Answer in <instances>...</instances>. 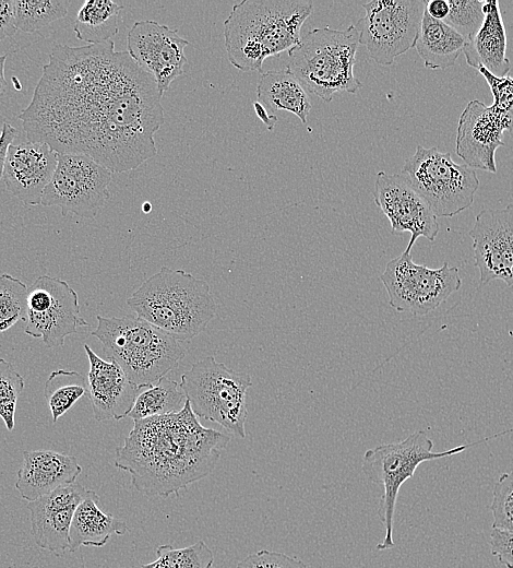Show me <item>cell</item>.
Here are the masks:
<instances>
[{"mask_svg": "<svg viewBox=\"0 0 513 568\" xmlns=\"http://www.w3.org/2000/svg\"><path fill=\"white\" fill-rule=\"evenodd\" d=\"M155 78L111 39L55 45L28 106L17 118L28 141L59 154H81L111 173L138 168L157 154L165 121Z\"/></svg>", "mask_w": 513, "mask_h": 568, "instance_id": "cell-1", "label": "cell"}, {"mask_svg": "<svg viewBox=\"0 0 513 568\" xmlns=\"http://www.w3.org/2000/svg\"><path fill=\"white\" fill-rule=\"evenodd\" d=\"M115 466L131 475L134 488L147 496L168 497L207 476L230 438L204 427L189 401L177 413L133 421Z\"/></svg>", "mask_w": 513, "mask_h": 568, "instance_id": "cell-2", "label": "cell"}, {"mask_svg": "<svg viewBox=\"0 0 513 568\" xmlns=\"http://www.w3.org/2000/svg\"><path fill=\"white\" fill-rule=\"evenodd\" d=\"M313 9L311 0H242L224 22L230 63L243 72H262L263 61L290 50Z\"/></svg>", "mask_w": 513, "mask_h": 568, "instance_id": "cell-3", "label": "cell"}, {"mask_svg": "<svg viewBox=\"0 0 513 568\" xmlns=\"http://www.w3.org/2000/svg\"><path fill=\"white\" fill-rule=\"evenodd\" d=\"M136 317L191 341L213 320L216 303L206 281L183 270L163 267L127 299Z\"/></svg>", "mask_w": 513, "mask_h": 568, "instance_id": "cell-4", "label": "cell"}, {"mask_svg": "<svg viewBox=\"0 0 513 568\" xmlns=\"http://www.w3.org/2000/svg\"><path fill=\"white\" fill-rule=\"evenodd\" d=\"M91 332L109 360L143 389L165 377L186 355L183 342L139 317L96 316Z\"/></svg>", "mask_w": 513, "mask_h": 568, "instance_id": "cell-5", "label": "cell"}, {"mask_svg": "<svg viewBox=\"0 0 513 568\" xmlns=\"http://www.w3.org/2000/svg\"><path fill=\"white\" fill-rule=\"evenodd\" d=\"M359 33L329 26L313 28L288 50L287 69L303 87L329 103L338 92L356 93L361 82L354 74Z\"/></svg>", "mask_w": 513, "mask_h": 568, "instance_id": "cell-6", "label": "cell"}, {"mask_svg": "<svg viewBox=\"0 0 513 568\" xmlns=\"http://www.w3.org/2000/svg\"><path fill=\"white\" fill-rule=\"evenodd\" d=\"M488 440L489 438H484L445 451L433 452L431 438L423 430H417L398 442L380 445L367 450L362 458L361 470L370 482L383 487L378 514L384 526V536L375 548L389 551L395 546L393 526L397 495L402 485L413 478L422 462L458 454L472 446Z\"/></svg>", "mask_w": 513, "mask_h": 568, "instance_id": "cell-7", "label": "cell"}, {"mask_svg": "<svg viewBox=\"0 0 513 568\" xmlns=\"http://www.w3.org/2000/svg\"><path fill=\"white\" fill-rule=\"evenodd\" d=\"M179 384L196 417L220 425L234 437H246V400L252 386L248 374L207 356L194 363Z\"/></svg>", "mask_w": 513, "mask_h": 568, "instance_id": "cell-8", "label": "cell"}, {"mask_svg": "<svg viewBox=\"0 0 513 568\" xmlns=\"http://www.w3.org/2000/svg\"><path fill=\"white\" fill-rule=\"evenodd\" d=\"M438 217H453L472 206L479 187L476 169L457 164L451 153L418 145L401 171Z\"/></svg>", "mask_w": 513, "mask_h": 568, "instance_id": "cell-9", "label": "cell"}, {"mask_svg": "<svg viewBox=\"0 0 513 568\" xmlns=\"http://www.w3.org/2000/svg\"><path fill=\"white\" fill-rule=\"evenodd\" d=\"M380 280L390 306L396 311L415 316L434 311L462 286L456 267L448 262L438 269L417 264L408 249L386 263Z\"/></svg>", "mask_w": 513, "mask_h": 568, "instance_id": "cell-10", "label": "cell"}, {"mask_svg": "<svg viewBox=\"0 0 513 568\" xmlns=\"http://www.w3.org/2000/svg\"><path fill=\"white\" fill-rule=\"evenodd\" d=\"M363 17L355 24L359 44L370 58L381 66H390L396 57L416 45L425 0H373L362 4Z\"/></svg>", "mask_w": 513, "mask_h": 568, "instance_id": "cell-11", "label": "cell"}, {"mask_svg": "<svg viewBox=\"0 0 513 568\" xmlns=\"http://www.w3.org/2000/svg\"><path fill=\"white\" fill-rule=\"evenodd\" d=\"M40 204L59 206L63 216L73 213L93 220L109 199L112 175L108 168L81 154H59Z\"/></svg>", "mask_w": 513, "mask_h": 568, "instance_id": "cell-12", "label": "cell"}, {"mask_svg": "<svg viewBox=\"0 0 513 568\" xmlns=\"http://www.w3.org/2000/svg\"><path fill=\"white\" fill-rule=\"evenodd\" d=\"M25 334L41 339L46 347L64 345L68 335L88 323L80 316L79 296L67 281L38 276L27 288Z\"/></svg>", "mask_w": 513, "mask_h": 568, "instance_id": "cell-13", "label": "cell"}, {"mask_svg": "<svg viewBox=\"0 0 513 568\" xmlns=\"http://www.w3.org/2000/svg\"><path fill=\"white\" fill-rule=\"evenodd\" d=\"M504 131L513 132V109L470 100L458 119L456 154L467 166L496 174L494 155L504 145Z\"/></svg>", "mask_w": 513, "mask_h": 568, "instance_id": "cell-14", "label": "cell"}, {"mask_svg": "<svg viewBox=\"0 0 513 568\" xmlns=\"http://www.w3.org/2000/svg\"><path fill=\"white\" fill-rule=\"evenodd\" d=\"M373 200L389 218L393 234L410 233L406 249L411 250L419 237L436 239L439 233L437 216L404 175L379 171Z\"/></svg>", "mask_w": 513, "mask_h": 568, "instance_id": "cell-15", "label": "cell"}, {"mask_svg": "<svg viewBox=\"0 0 513 568\" xmlns=\"http://www.w3.org/2000/svg\"><path fill=\"white\" fill-rule=\"evenodd\" d=\"M189 42L177 29L155 21H138L129 31L127 51L145 71L151 73L162 94L183 73L187 63L184 48Z\"/></svg>", "mask_w": 513, "mask_h": 568, "instance_id": "cell-16", "label": "cell"}, {"mask_svg": "<svg viewBox=\"0 0 513 568\" xmlns=\"http://www.w3.org/2000/svg\"><path fill=\"white\" fill-rule=\"evenodd\" d=\"M468 235L480 283L500 280L513 286V203L503 209L481 210Z\"/></svg>", "mask_w": 513, "mask_h": 568, "instance_id": "cell-17", "label": "cell"}, {"mask_svg": "<svg viewBox=\"0 0 513 568\" xmlns=\"http://www.w3.org/2000/svg\"><path fill=\"white\" fill-rule=\"evenodd\" d=\"M90 492L83 485L72 483L28 501L31 531L38 547L56 555L69 549L74 511Z\"/></svg>", "mask_w": 513, "mask_h": 568, "instance_id": "cell-18", "label": "cell"}, {"mask_svg": "<svg viewBox=\"0 0 513 568\" xmlns=\"http://www.w3.org/2000/svg\"><path fill=\"white\" fill-rule=\"evenodd\" d=\"M58 153L47 143L25 141L9 146L2 181L5 189L22 202L40 204L45 188L57 167Z\"/></svg>", "mask_w": 513, "mask_h": 568, "instance_id": "cell-19", "label": "cell"}, {"mask_svg": "<svg viewBox=\"0 0 513 568\" xmlns=\"http://www.w3.org/2000/svg\"><path fill=\"white\" fill-rule=\"evenodd\" d=\"M84 351L90 364L87 386L94 418L104 422L128 416L142 389L129 380L115 360L100 358L87 344Z\"/></svg>", "mask_w": 513, "mask_h": 568, "instance_id": "cell-20", "label": "cell"}, {"mask_svg": "<svg viewBox=\"0 0 513 568\" xmlns=\"http://www.w3.org/2000/svg\"><path fill=\"white\" fill-rule=\"evenodd\" d=\"M82 472L74 455L53 450L23 451L15 488L22 499L36 500L58 487L75 483Z\"/></svg>", "mask_w": 513, "mask_h": 568, "instance_id": "cell-21", "label": "cell"}, {"mask_svg": "<svg viewBox=\"0 0 513 568\" xmlns=\"http://www.w3.org/2000/svg\"><path fill=\"white\" fill-rule=\"evenodd\" d=\"M484 13L480 28L465 43L463 54L468 66L503 78L508 75L511 62L506 57V35L499 1H485Z\"/></svg>", "mask_w": 513, "mask_h": 568, "instance_id": "cell-22", "label": "cell"}, {"mask_svg": "<svg viewBox=\"0 0 513 568\" xmlns=\"http://www.w3.org/2000/svg\"><path fill=\"white\" fill-rule=\"evenodd\" d=\"M98 501L99 496L91 489L76 507L70 526L69 549L71 552L81 546L102 547L114 534L123 535L129 531L124 521L102 511Z\"/></svg>", "mask_w": 513, "mask_h": 568, "instance_id": "cell-23", "label": "cell"}, {"mask_svg": "<svg viewBox=\"0 0 513 568\" xmlns=\"http://www.w3.org/2000/svg\"><path fill=\"white\" fill-rule=\"evenodd\" d=\"M256 95L264 108L271 111L286 110L297 116L302 123L307 122L311 110L310 97L287 68L262 73Z\"/></svg>", "mask_w": 513, "mask_h": 568, "instance_id": "cell-24", "label": "cell"}, {"mask_svg": "<svg viewBox=\"0 0 513 568\" xmlns=\"http://www.w3.org/2000/svg\"><path fill=\"white\" fill-rule=\"evenodd\" d=\"M465 43L453 27L432 19L425 9L415 47L426 68L444 70L454 66Z\"/></svg>", "mask_w": 513, "mask_h": 568, "instance_id": "cell-25", "label": "cell"}, {"mask_svg": "<svg viewBox=\"0 0 513 568\" xmlns=\"http://www.w3.org/2000/svg\"><path fill=\"white\" fill-rule=\"evenodd\" d=\"M122 9L110 0L85 1L73 27L76 38L90 45L109 40L118 33V16Z\"/></svg>", "mask_w": 513, "mask_h": 568, "instance_id": "cell-26", "label": "cell"}, {"mask_svg": "<svg viewBox=\"0 0 513 568\" xmlns=\"http://www.w3.org/2000/svg\"><path fill=\"white\" fill-rule=\"evenodd\" d=\"M187 401L180 384L163 377L138 394L128 414L133 421L179 412Z\"/></svg>", "mask_w": 513, "mask_h": 568, "instance_id": "cell-27", "label": "cell"}, {"mask_svg": "<svg viewBox=\"0 0 513 568\" xmlns=\"http://www.w3.org/2000/svg\"><path fill=\"white\" fill-rule=\"evenodd\" d=\"M86 393L88 386L82 374L64 369L51 371L44 384V397L50 409L52 422L57 423L59 417Z\"/></svg>", "mask_w": 513, "mask_h": 568, "instance_id": "cell-28", "label": "cell"}, {"mask_svg": "<svg viewBox=\"0 0 513 568\" xmlns=\"http://www.w3.org/2000/svg\"><path fill=\"white\" fill-rule=\"evenodd\" d=\"M69 5V0H15L16 27L34 33L64 17Z\"/></svg>", "mask_w": 513, "mask_h": 568, "instance_id": "cell-29", "label": "cell"}, {"mask_svg": "<svg viewBox=\"0 0 513 568\" xmlns=\"http://www.w3.org/2000/svg\"><path fill=\"white\" fill-rule=\"evenodd\" d=\"M157 559L141 568H211L214 555L211 548L198 541L188 547L174 548L171 545H160L156 549Z\"/></svg>", "mask_w": 513, "mask_h": 568, "instance_id": "cell-30", "label": "cell"}, {"mask_svg": "<svg viewBox=\"0 0 513 568\" xmlns=\"http://www.w3.org/2000/svg\"><path fill=\"white\" fill-rule=\"evenodd\" d=\"M27 288L21 280L8 273L0 275V333L20 320L25 321Z\"/></svg>", "mask_w": 513, "mask_h": 568, "instance_id": "cell-31", "label": "cell"}, {"mask_svg": "<svg viewBox=\"0 0 513 568\" xmlns=\"http://www.w3.org/2000/svg\"><path fill=\"white\" fill-rule=\"evenodd\" d=\"M484 4L485 1L480 0H449L450 11L443 22L467 42L474 37L484 22Z\"/></svg>", "mask_w": 513, "mask_h": 568, "instance_id": "cell-32", "label": "cell"}, {"mask_svg": "<svg viewBox=\"0 0 513 568\" xmlns=\"http://www.w3.org/2000/svg\"><path fill=\"white\" fill-rule=\"evenodd\" d=\"M23 389V376L9 362L0 358V417L8 430L14 428L16 403Z\"/></svg>", "mask_w": 513, "mask_h": 568, "instance_id": "cell-33", "label": "cell"}, {"mask_svg": "<svg viewBox=\"0 0 513 568\" xmlns=\"http://www.w3.org/2000/svg\"><path fill=\"white\" fill-rule=\"evenodd\" d=\"M492 513V529L513 533V470L500 475L492 490L489 506Z\"/></svg>", "mask_w": 513, "mask_h": 568, "instance_id": "cell-34", "label": "cell"}, {"mask_svg": "<svg viewBox=\"0 0 513 568\" xmlns=\"http://www.w3.org/2000/svg\"><path fill=\"white\" fill-rule=\"evenodd\" d=\"M236 568H308V566L301 559L284 553L261 549L249 554L237 564Z\"/></svg>", "mask_w": 513, "mask_h": 568, "instance_id": "cell-35", "label": "cell"}, {"mask_svg": "<svg viewBox=\"0 0 513 568\" xmlns=\"http://www.w3.org/2000/svg\"><path fill=\"white\" fill-rule=\"evenodd\" d=\"M478 71L486 79L493 96L496 107L502 110L513 109V78L503 76L498 78L489 73L486 69L479 68Z\"/></svg>", "mask_w": 513, "mask_h": 568, "instance_id": "cell-36", "label": "cell"}, {"mask_svg": "<svg viewBox=\"0 0 513 568\" xmlns=\"http://www.w3.org/2000/svg\"><path fill=\"white\" fill-rule=\"evenodd\" d=\"M491 555L505 568H513V533L492 529L489 537Z\"/></svg>", "mask_w": 513, "mask_h": 568, "instance_id": "cell-37", "label": "cell"}, {"mask_svg": "<svg viewBox=\"0 0 513 568\" xmlns=\"http://www.w3.org/2000/svg\"><path fill=\"white\" fill-rule=\"evenodd\" d=\"M17 31L15 23V0H0V40Z\"/></svg>", "mask_w": 513, "mask_h": 568, "instance_id": "cell-38", "label": "cell"}, {"mask_svg": "<svg viewBox=\"0 0 513 568\" xmlns=\"http://www.w3.org/2000/svg\"><path fill=\"white\" fill-rule=\"evenodd\" d=\"M19 134L17 130L9 122L4 121L0 134V179L2 178L3 166L9 146Z\"/></svg>", "mask_w": 513, "mask_h": 568, "instance_id": "cell-39", "label": "cell"}, {"mask_svg": "<svg viewBox=\"0 0 513 568\" xmlns=\"http://www.w3.org/2000/svg\"><path fill=\"white\" fill-rule=\"evenodd\" d=\"M450 11L449 0L426 1V12L434 20L444 21Z\"/></svg>", "mask_w": 513, "mask_h": 568, "instance_id": "cell-40", "label": "cell"}, {"mask_svg": "<svg viewBox=\"0 0 513 568\" xmlns=\"http://www.w3.org/2000/svg\"><path fill=\"white\" fill-rule=\"evenodd\" d=\"M8 54L0 55V96L4 92L7 86V81L4 76V64L7 60Z\"/></svg>", "mask_w": 513, "mask_h": 568, "instance_id": "cell-41", "label": "cell"}]
</instances>
